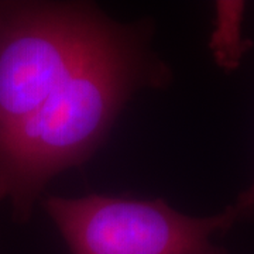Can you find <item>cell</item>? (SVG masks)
Returning a JSON list of instances; mask_svg holds the SVG:
<instances>
[{
	"label": "cell",
	"instance_id": "3",
	"mask_svg": "<svg viewBox=\"0 0 254 254\" xmlns=\"http://www.w3.org/2000/svg\"><path fill=\"white\" fill-rule=\"evenodd\" d=\"M43 208L71 254H227L212 237L240 222L233 205L216 215L195 218L171 208L163 198L47 195Z\"/></svg>",
	"mask_w": 254,
	"mask_h": 254
},
{
	"label": "cell",
	"instance_id": "5",
	"mask_svg": "<svg viewBox=\"0 0 254 254\" xmlns=\"http://www.w3.org/2000/svg\"><path fill=\"white\" fill-rule=\"evenodd\" d=\"M233 208L239 215L240 220L245 219H250L254 216V181L252 185L245 190L240 195L237 200L233 203Z\"/></svg>",
	"mask_w": 254,
	"mask_h": 254
},
{
	"label": "cell",
	"instance_id": "1",
	"mask_svg": "<svg viewBox=\"0 0 254 254\" xmlns=\"http://www.w3.org/2000/svg\"><path fill=\"white\" fill-rule=\"evenodd\" d=\"M150 34L115 21L33 115L0 133V187L17 222H27L51 178L91 158L134 92L170 83Z\"/></svg>",
	"mask_w": 254,
	"mask_h": 254
},
{
	"label": "cell",
	"instance_id": "4",
	"mask_svg": "<svg viewBox=\"0 0 254 254\" xmlns=\"http://www.w3.org/2000/svg\"><path fill=\"white\" fill-rule=\"evenodd\" d=\"M245 3L242 1H219L216 6V30L212 36L210 48L216 63L226 68H236L247 46L252 43L242 37V18Z\"/></svg>",
	"mask_w": 254,
	"mask_h": 254
},
{
	"label": "cell",
	"instance_id": "2",
	"mask_svg": "<svg viewBox=\"0 0 254 254\" xmlns=\"http://www.w3.org/2000/svg\"><path fill=\"white\" fill-rule=\"evenodd\" d=\"M113 23L89 3H0V133L33 115Z\"/></svg>",
	"mask_w": 254,
	"mask_h": 254
},
{
	"label": "cell",
	"instance_id": "6",
	"mask_svg": "<svg viewBox=\"0 0 254 254\" xmlns=\"http://www.w3.org/2000/svg\"><path fill=\"white\" fill-rule=\"evenodd\" d=\"M4 198H6V195H4V190H3V188L0 187V200L4 199Z\"/></svg>",
	"mask_w": 254,
	"mask_h": 254
}]
</instances>
